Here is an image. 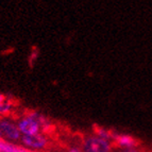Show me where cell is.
Returning <instances> with one entry per match:
<instances>
[{
	"instance_id": "6da1fadb",
	"label": "cell",
	"mask_w": 152,
	"mask_h": 152,
	"mask_svg": "<svg viewBox=\"0 0 152 152\" xmlns=\"http://www.w3.org/2000/svg\"><path fill=\"white\" fill-rule=\"evenodd\" d=\"M42 124V116L37 114H30L18 120L17 127L21 136H30L39 133Z\"/></svg>"
},
{
	"instance_id": "7a4b0ae2",
	"label": "cell",
	"mask_w": 152,
	"mask_h": 152,
	"mask_svg": "<svg viewBox=\"0 0 152 152\" xmlns=\"http://www.w3.org/2000/svg\"><path fill=\"white\" fill-rule=\"evenodd\" d=\"M112 142L98 135L86 137L82 144L83 152H111Z\"/></svg>"
},
{
	"instance_id": "3957f363",
	"label": "cell",
	"mask_w": 152,
	"mask_h": 152,
	"mask_svg": "<svg viewBox=\"0 0 152 152\" xmlns=\"http://www.w3.org/2000/svg\"><path fill=\"white\" fill-rule=\"evenodd\" d=\"M0 137L11 142L21 140V134L18 130L17 124L9 119H0Z\"/></svg>"
},
{
	"instance_id": "277c9868",
	"label": "cell",
	"mask_w": 152,
	"mask_h": 152,
	"mask_svg": "<svg viewBox=\"0 0 152 152\" xmlns=\"http://www.w3.org/2000/svg\"><path fill=\"white\" fill-rule=\"evenodd\" d=\"M21 142H23V144L25 145L26 147L33 150L45 149L47 144H48L47 137L44 134H42V133L30 135V136H21Z\"/></svg>"
},
{
	"instance_id": "5b68a950",
	"label": "cell",
	"mask_w": 152,
	"mask_h": 152,
	"mask_svg": "<svg viewBox=\"0 0 152 152\" xmlns=\"http://www.w3.org/2000/svg\"><path fill=\"white\" fill-rule=\"evenodd\" d=\"M113 140L116 142L117 146H119L122 149L135 148L137 145L136 140L129 134H114Z\"/></svg>"
},
{
	"instance_id": "8992f818",
	"label": "cell",
	"mask_w": 152,
	"mask_h": 152,
	"mask_svg": "<svg viewBox=\"0 0 152 152\" xmlns=\"http://www.w3.org/2000/svg\"><path fill=\"white\" fill-rule=\"evenodd\" d=\"M120 152H140V151L137 150L136 148H128V149H122Z\"/></svg>"
},
{
	"instance_id": "52a82bcc",
	"label": "cell",
	"mask_w": 152,
	"mask_h": 152,
	"mask_svg": "<svg viewBox=\"0 0 152 152\" xmlns=\"http://www.w3.org/2000/svg\"><path fill=\"white\" fill-rule=\"evenodd\" d=\"M68 152H83V151H82V148H79V147H71V148H69Z\"/></svg>"
},
{
	"instance_id": "ba28073f",
	"label": "cell",
	"mask_w": 152,
	"mask_h": 152,
	"mask_svg": "<svg viewBox=\"0 0 152 152\" xmlns=\"http://www.w3.org/2000/svg\"><path fill=\"white\" fill-rule=\"evenodd\" d=\"M0 152H4V151H0Z\"/></svg>"
}]
</instances>
